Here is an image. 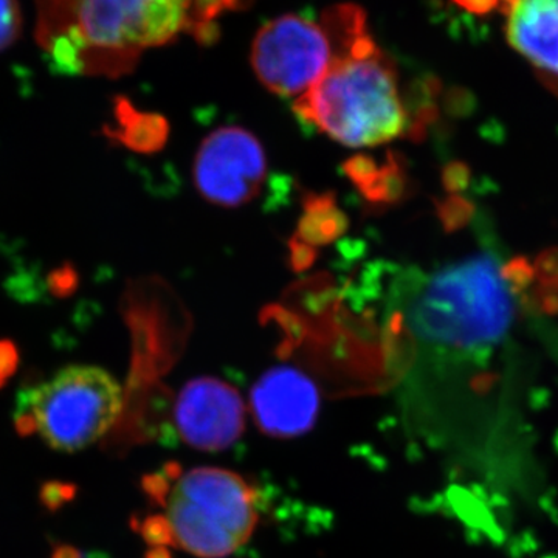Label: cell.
<instances>
[{"label": "cell", "mask_w": 558, "mask_h": 558, "mask_svg": "<svg viewBox=\"0 0 558 558\" xmlns=\"http://www.w3.org/2000/svg\"><path fill=\"white\" fill-rule=\"evenodd\" d=\"M238 0H36L38 43L64 75H117L180 35L209 39Z\"/></svg>", "instance_id": "6da1fadb"}, {"label": "cell", "mask_w": 558, "mask_h": 558, "mask_svg": "<svg viewBox=\"0 0 558 558\" xmlns=\"http://www.w3.org/2000/svg\"><path fill=\"white\" fill-rule=\"evenodd\" d=\"M391 314L411 343L429 351H475L508 333L515 314L509 271L487 253L442 269L400 275Z\"/></svg>", "instance_id": "7a4b0ae2"}, {"label": "cell", "mask_w": 558, "mask_h": 558, "mask_svg": "<svg viewBox=\"0 0 558 558\" xmlns=\"http://www.w3.org/2000/svg\"><path fill=\"white\" fill-rule=\"evenodd\" d=\"M333 9L341 53L328 72L295 100V110L301 119L349 148L392 142L409 126L398 72L371 38L359 7Z\"/></svg>", "instance_id": "3957f363"}, {"label": "cell", "mask_w": 558, "mask_h": 558, "mask_svg": "<svg viewBox=\"0 0 558 558\" xmlns=\"http://www.w3.org/2000/svg\"><path fill=\"white\" fill-rule=\"evenodd\" d=\"M145 487L160 509L143 529L156 545L199 558L229 557L259 523L258 492L230 470L168 464Z\"/></svg>", "instance_id": "277c9868"}, {"label": "cell", "mask_w": 558, "mask_h": 558, "mask_svg": "<svg viewBox=\"0 0 558 558\" xmlns=\"http://www.w3.org/2000/svg\"><path fill=\"white\" fill-rule=\"evenodd\" d=\"M123 389L98 366L75 365L28 392L33 425L51 449L75 453L100 440L119 421Z\"/></svg>", "instance_id": "5b68a950"}, {"label": "cell", "mask_w": 558, "mask_h": 558, "mask_svg": "<svg viewBox=\"0 0 558 558\" xmlns=\"http://www.w3.org/2000/svg\"><path fill=\"white\" fill-rule=\"evenodd\" d=\"M341 53V36L328 11L322 20L284 14L264 25L252 46V65L264 87L299 100Z\"/></svg>", "instance_id": "8992f818"}, {"label": "cell", "mask_w": 558, "mask_h": 558, "mask_svg": "<svg viewBox=\"0 0 558 558\" xmlns=\"http://www.w3.org/2000/svg\"><path fill=\"white\" fill-rule=\"evenodd\" d=\"M267 174L259 140L244 128H219L202 142L194 161V182L205 199L240 207L258 194Z\"/></svg>", "instance_id": "52a82bcc"}, {"label": "cell", "mask_w": 558, "mask_h": 558, "mask_svg": "<svg viewBox=\"0 0 558 558\" xmlns=\"http://www.w3.org/2000/svg\"><path fill=\"white\" fill-rule=\"evenodd\" d=\"M174 418L180 436L194 449H229L244 433V400L226 381L201 377L180 391Z\"/></svg>", "instance_id": "ba28073f"}, {"label": "cell", "mask_w": 558, "mask_h": 558, "mask_svg": "<svg viewBox=\"0 0 558 558\" xmlns=\"http://www.w3.org/2000/svg\"><path fill=\"white\" fill-rule=\"evenodd\" d=\"M250 400L256 425L275 438L304 435L317 421V388L296 369H270L255 385Z\"/></svg>", "instance_id": "9c48e42d"}, {"label": "cell", "mask_w": 558, "mask_h": 558, "mask_svg": "<svg viewBox=\"0 0 558 558\" xmlns=\"http://www.w3.org/2000/svg\"><path fill=\"white\" fill-rule=\"evenodd\" d=\"M508 40L558 97V0H519L509 13Z\"/></svg>", "instance_id": "30bf717a"}, {"label": "cell", "mask_w": 558, "mask_h": 558, "mask_svg": "<svg viewBox=\"0 0 558 558\" xmlns=\"http://www.w3.org/2000/svg\"><path fill=\"white\" fill-rule=\"evenodd\" d=\"M21 31L22 16L16 0H0V51L9 49L20 38Z\"/></svg>", "instance_id": "8fae6325"}, {"label": "cell", "mask_w": 558, "mask_h": 558, "mask_svg": "<svg viewBox=\"0 0 558 558\" xmlns=\"http://www.w3.org/2000/svg\"><path fill=\"white\" fill-rule=\"evenodd\" d=\"M453 2L459 5V9L473 14L490 13L498 5V0H453Z\"/></svg>", "instance_id": "7c38bea8"}, {"label": "cell", "mask_w": 558, "mask_h": 558, "mask_svg": "<svg viewBox=\"0 0 558 558\" xmlns=\"http://www.w3.org/2000/svg\"><path fill=\"white\" fill-rule=\"evenodd\" d=\"M14 365V349L10 343H0V377L9 374Z\"/></svg>", "instance_id": "4fadbf2b"}, {"label": "cell", "mask_w": 558, "mask_h": 558, "mask_svg": "<svg viewBox=\"0 0 558 558\" xmlns=\"http://www.w3.org/2000/svg\"><path fill=\"white\" fill-rule=\"evenodd\" d=\"M501 2H502V5H501L502 13L509 14L510 11L513 10V7H515L517 3H519V0H501Z\"/></svg>", "instance_id": "5bb4252c"}]
</instances>
